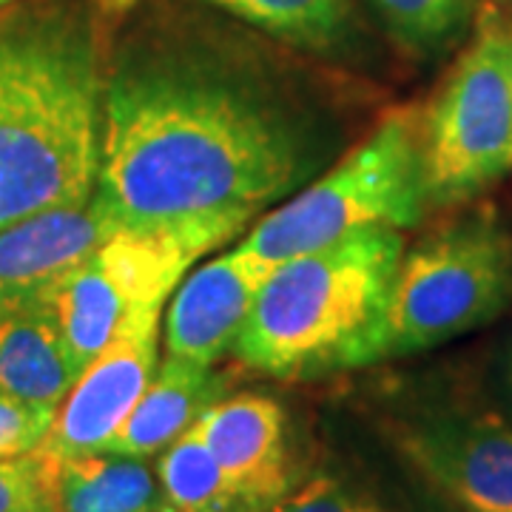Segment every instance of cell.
I'll list each match as a JSON object with an SVG mask.
<instances>
[{
    "mask_svg": "<svg viewBox=\"0 0 512 512\" xmlns=\"http://www.w3.org/2000/svg\"><path fill=\"white\" fill-rule=\"evenodd\" d=\"M291 49L194 0H126L109 46L97 191L123 225L256 214L345 146Z\"/></svg>",
    "mask_w": 512,
    "mask_h": 512,
    "instance_id": "cell-1",
    "label": "cell"
},
{
    "mask_svg": "<svg viewBox=\"0 0 512 512\" xmlns=\"http://www.w3.org/2000/svg\"><path fill=\"white\" fill-rule=\"evenodd\" d=\"M123 6L126 0L0 6V228L94 194L106 63Z\"/></svg>",
    "mask_w": 512,
    "mask_h": 512,
    "instance_id": "cell-2",
    "label": "cell"
},
{
    "mask_svg": "<svg viewBox=\"0 0 512 512\" xmlns=\"http://www.w3.org/2000/svg\"><path fill=\"white\" fill-rule=\"evenodd\" d=\"M402 254V231L367 228L279 262L231 353L276 379L373 365Z\"/></svg>",
    "mask_w": 512,
    "mask_h": 512,
    "instance_id": "cell-3",
    "label": "cell"
},
{
    "mask_svg": "<svg viewBox=\"0 0 512 512\" xmlns=\"http://www.w3.org/2000/svg\"><path fill=\"white\" fill-rule=\"evenodd\" d=\"M427 208L421 111L393 109L359 146L262 214L239 248L279 265L367 228H416Z\"/></svg>",
    "mask_w": 512,
    "mask_h": 512,
    "instance_id": "cell-4",
    "label": "cell"
},
{
    "mask_svg": "<svg viewBox=\"0 0 512 512\" xmlns=\"http://www.w3.org/2000/svg\"><path fill=\"white\" fill-rule=\"evenodd\" d=\"M512 302V231L495 208H473L404 251L373 365L453 342Z\"/></svg>",
    "mask_w": 512,
    "mask_h": 512,
    "instance_id": "cell-5",
    "label": "cell"
},
{
    "mask_svg": "<svg viewBox=\"0 0 512 512\" xmlns=\"http://www.w3.org/2000/svg\"><path fill=\"white\" fill-rule=\"evenodd\" d=\"M248 222L242 214H220L163 225H123L63 276L43 302L55 313L77 373L106 348L128 313L148 305L165 308L191 265Z\"/></svg>",
    "mask_w": 512,
    "mask_h": 512,
    "instance_id": "cell-6",
    "label": "cell"
},
{
    "mask_svg": "<svg viewBox=\"0 0 512 512\" xmlns=\"http://www.w3.org/2000/svg\"><path fill=\"white\" fill-rule=\"evenodd\" d=\"M430 208L476 200L512 171V23L478 18L476 35L421 111Z\"/></svg>",
    "mask_w": 512,
    "mask_h": 512,
    "instance_id": "cell-7",
    "label": "cell"
},
{
    "mask_svg": "<svg viewBox=\"0 0 512 512\" xmlns=\"http://www.w3.org/2000/svg\"><path fill=\"white\" fill-rule=\"evenodd\" d=\"M163 305L128 313L106 348L77 373L37 447L46 456L106 453L160 365Z\"/></svg>",
    "mask_w": 512,
    "mask_h": 512,
    "instance_id": "cell-8",
    "label": "cell"
},
{
    "mask_svg": "<svg viewBox=\"0 0 512 512\" xmlns=\"http://www.w3.org/2000/svg\"><path fill=\"white\" fill-rule=\"evenodd\" d=\"M399 447L464 510L512 512V424L495 413H427L404 427Z\"/></svg>",
    "mask_w": 512,
    "mask_h": 512,
    "instance_id": "cell-9",
    "label": "cell"
},
{
    "mask_svg": "<svg viewBox=\"0 0 512 512\" xmlns=\"http://www.w3.org/2000/svg\"><path fill=\"white\" fill-rule=\"evenodd\" d=\"M123 228L106 197L57 205L0 228V311L40 302L63 276Z\"/></svg>",
    "mask_w": 512,
    "mask_h": 512,
    "instance_id": "cell-10",
    "label": "cell"
},
{
    "mask_svg": "<svg viewBox=\"0 0 512 512\" xmlns=\"http://www.w3.org/2000/svg\"><path fill=\"white\" fill-rule=\"evenodd\" d=\"M274 265L242 248L188 271L168 296L163 319L165 353L197 365H217L237 345L254 299Z\"/></svg>",
    "mask_w": 512,
    "mask_h": 512,
    "instance_id": "cell-11",
    "label": "cell"
},
{
    "mask_svg": "<svg viewBox=\"0 0 512 512\" xmlns=\"http://www.w3.org/2000/svg\"><path fill=\"white\" fill-rule=\"evenodd\" d=\"M225 478L251 512H262L291 490L282 407L259 393L217 399L194 421Z\"/></svg>",
    "mask_w": 512,
    "mask_h": 512,
    "instance_id": "cell-12",
    "label": "cell"
},
{
    "mask_svg": "<svg viewBox=\"0 0 512 512\" xmlns=\"http://www.w3.org/2000/svg\"><path fill=\"white\" fill-rule=\"evenodd\" d=\"M225 379L214 373V365H197L165 353L157 365L146 393L140 396L131 416L123 421L106 453L148 458L163 453L171 441L200 419L205 407L220 399Z\"/></svg>",
    "mask_w": 512,
    "mask_h": 512,
    "instance_id": "cell-13",
    "label": "cell"
},
{
    "mask_svg": "<svg viewBox=\"0 0 512 512\" xmlns=\"http://www.w3.org/2000/svg\"><path fill=\"white\" fill-rule=\"evenodd\" d=\"M74 379L77 367L43 299L0 311V396L57 407Z\"/></svg>",
    "mask_w": 512,
    "mask_h": 512,
    "instance_id": "cell-14",
    "label": "cell"
},
{
    "mask_svg": "<svg viewBox=\"0 0 512 512\" xmlns=\"http://www.w3.org/2000/svg\"><path fill=\"white\" fill-rule=\"evenodd\" d=\"M299 55L345 60L359 49L353 0H194Z\"/></svg>",
    "mask_w": 512,
    "mask_h": 512,
    "instance_id": "cell-15",
    "label": "cell"
},
{
    "mask_svg": "<svg viewBox=\"0 0 512 512\" xmlns=\"http://www.w3.org/2000/svg\"><path fill=\"white\" fill-rule=\"evenodd\" d=\"M46 458L55 512H154L165 504L157 473L143 458L120 453Z\"/></svg>",
    "mask_w": 512,
    "mask_h": 512,
    "instance_id": "cell-16",
    "label": "cell"
},
{
    "mask_svg": "<svg viewBox=\"0 0 512 512\" xmlns=\"http://www.w3.org/2000/svg\"><path fill=\"white\" fill-rule=\"evenodd\" d=\"M157 481L165 501L183 512H251L194 424L163 450Z\"/></svg>",
    "mask_w": 512,
    "mask_h": 512,
    "instance_id": "cell-17",
    "label": "cell"
},
{
    "mask_svg": "<svg viewBox=\"0 0 512 512\" xmlns=\"http://www.w3.org/2000/svg\"><path fill=\"white\" fill-rule=\"evenodd\" d=\"M387 37L404 55L433 57L470 26L476 0H370Z\"/></svg>",
    "mask_w": 512,
    "mask_h": 512,
    "instance_id": "cell-18",
    "label": "cell"
},
{
    "mask_svg": "<svg viewBox=\"0 0 512 512\" xmlns=\"http://www.w3.org/2000/svg\"><path fill=\"white\" fill-rule=\"evenodd\" d=\"M0 512H55L49 458L40 450L0 458Z\"/></svg>",
    "mask_w": 512,
    "mask_h": 512,
    "instance_id": "cell-19",
    "label": "cell"
},
{
    "mask_svg": "<svg viewBox=\"0 0 512 512\" xmlns=\"http://www.w3.org/2000/svg\"><path fill=\"white\" fill-rule=\"evenodd\" d=\"M55 407L0 396V458L26 456L37 450L49 427Z\"/></svg>",
    "mask_w": 512,
    "mask_h": 512,
    "instance_id": "cell-20",
    "label": "cell"
},
{
    "mask_svg": "<svg viewBox=\"0 0 512 512\" xmlns=\"http://www.w3.org/2000/svg\"><path fill=\"white\" fill-rule=\"evenodd\" d=\"M262 512H376L330 478H316L296 493H285Z\"/></svg>",
    "mask_w": 512,
    "mask_h": 512,
    "instance_id": "cell-21",
    "label": "cell"
},
{
    "mask_svg": "<svg viewBox=\"0 0 512 512\" xmlns=\"http://www.w3.org/2000/svg\"><path fill=\"white\" fill-rule=\"evenodd\" d=\"M501 379H504V396H507V404H510V413H512V342H510V350H507V356H504Z\"/></svg>",
    "mask_w": 512,
    "mask_h": 512,
    "instance_id": "cell-22",
    "label": "cell"
},
{
    "mask_svg": "<svg viewBox=\"0 0 512 512\" xmlns=\"http://www.w3.org/2000/svg\"><path fill=\"white\" fill-rule=\"evenodd\" d=\"M154 512H183V510H177V507H171V504L165 501V504H160V507H157Z\"/></svg>",
    "mask_w": 512,
    "mask_h": 512,
    "instance_id": "cell-23",
    "label": "cell"
},
{
    "mask_svg": "<svg viewBox=\"0 0 512 512\" xmlns=\"http://www.w3.org/2000/svg\"><path fill=\"white\" fill-rule=\"evenodd\" d=\"M6 3H12V0H0V6H6Z\"/></svg>",
    "mask_w": 512,
    "mask_h": 512,
    "instance_id": "cell-24",
    "label": "cell"
}]
</instances>
